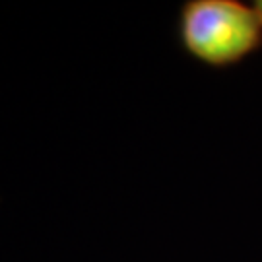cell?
I'll list each match as a JSON object with an SVG mask.
<instances>
[{
  "mask_svg": "<svg viewBox=\"0 0 262 262\" xmlns=\"http://www.w3.org/2000/svg\"><path fill=\"white\" fill-rule=\"evenodd\" d=\"M181 49L210 68H229L262 47L254 6L239 0H187L179 10Z\"/></svg>",
  "mask_w": 262,
  "mask_h": 262,
  "instance_id": "6da1fadb",
  "label": "cell"
},
{
  "mask_svg": "<svg viewBox=\"0 0 262 262\" xmlns=\"http://www.w3.org/2000/svg\"><path fill=\"white\" fill-rule=\"evenodd\" d=\"M253 6H254V10H256V14H258V18H260V24H262V0H256Z\"/></svg>",
  "mask_w": 262,
  "mask_h": 262,
  "instance_id": "7a4b0ae2",
  "label": "cell"
}]
</instances>
